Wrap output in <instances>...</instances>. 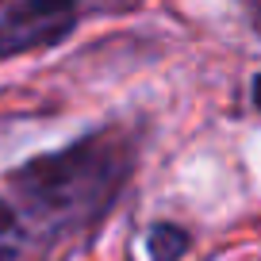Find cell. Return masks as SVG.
I'll return each instance as SVG.
<instances>
[{
    "mask_svg": "<svg viewBox=\"0 0 261 261\" xmlns=\"http://www.w3.org/2000/svg\"><path fill=\"white\" fill-rule=\"evenodd\" d=\"M250 19H253V31H257V39H261V4L250 12Z\"/></svg>",
    "mask_w": 261,
    "mask_h": 261,
    "instance_id": "8992f818",
    "label": "cell"
},
{
    "mask_svg": "<svg viewBox=\"0 0 261 261\" xmlns=\"http://www.w3.org/2000/svg\"><path fill=\"white\" fill-rule=\"evenodd\" d=\"M250 100H253V108L261 112V73L253 77V85H250Z\"/></svg>",
    "mask_w": 261,
    "mask_h": 261,
    "instance_id": "5b68a950",
    "label": "cell"
},
{
    "mask_svg": "<svg viewBox=\"0 0 261 261\" xmlns=\"http://www.w3.org/2000/svg\"><path fill=\"white\" fill-rule=\"evenodd\" d=\"M27 242H31V238H27L12 200L0 192V261H19L23 250H27Z\"/></svg>",
    "mask_w": 261,
    "mask_h": 261,
    "instance_id": "277c9868",
    "label": "cell"
},
{
    "mask_svg": "<svg viewBox=\"0 0 261 261\" xmlns=\"http://www.w3.org/2000/svg\"><path fill=\"white\" fill-rule=\"evenodd\" d=\"M77 23H81V8L69 4L0 0V65L65 42L77 31Z\"/></svg>",
    "mask_w": 261,
    "mask_h": 261,
    "instance_id": "7a4b0ae2",
    "label": "cell"
},
{
    "mask_svg": "<svg viewBox=\"0 0 261 261\" xmlns=\"http://www.w3.org/2000/svg\"><path fill=\"white\" fill-rule=\"evenodd\" d=\"M139 162V142L127 127H96L58 150L35 154L8 173V200L27 238L62 242L96 227L123 196Z\"/></svg>",
    "mask_w": 261,
    "mask_h": 261,
    "instance_id": "6da1fadb",
    "label": "cell"
},
{
    "mask_svg": "<svg viewBox=\"0 0 261 261\" xmlns=\"http://www.w3.org/2000/svg\"><path fill=\"white\" fill-rule=\"evenodd\" d=\"M188 250H192V234L185 227L165 223V219L150 223V230H146V257L150 261H180Z\"/></svg>",
    "mask_w": 261,
    "mask_h": 261,
    "instance_id": "3957f363",
    "label": "cell"
}]
</instances>
